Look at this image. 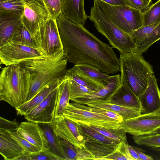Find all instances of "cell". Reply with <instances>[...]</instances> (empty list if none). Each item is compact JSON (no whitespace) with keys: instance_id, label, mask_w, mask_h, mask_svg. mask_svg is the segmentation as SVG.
Masks as SVG:
<instances>
[{"instance_id":"obj_15","label":"cell","mask_w":160,"mask_h":160,"mask_svg":"<svg viewBox=\"0 0 160 160\" xmlns=\"http://www.w3.org/2000/svg\"><path fill=\"white\" fill-rule=\"evenodd\" d=\"M17 131L21 137L40 150L51 149L39 123L29 121L22 122Z\"/></svg>"},{"instance_id":"obj_1","label":"cell","mask_w":160,"mask_h":160,"mask_svg":"<svg viewBox=\"0 0 160 160\" xmlns=\"http://www.w3.org/2000/svg\"><path fill=\"white\" fill-rule=\"evenodd\" d=\"M57 22L68 62L74 65H90L108 75L120 71L119 59L112 47L101 41L84 25L69 21L61 14Z\"/></svg>"},{"instance_id":"obj_45","label":"cell","mask_w":160,"mask_h":160,"mask_svg":"<svg viewBox=\"0 0 160 160\" xmlns=\"http://www.w3.org/2000/svg\"><path fill=\"white\" fill-rule=\"evenodd\" d=\"M112 6H128L127 0H100Z\"/></svg>"},{"instance_id":"obj_33","label":"cell","mask_w":160,"mask_h":160,"mask_svg":"<svg viewBox=\"0 0 160 160\" xmlns=\"http://www.w3.org/2000/svg\"><path fill=\"white\" fill-rule=\"evenodd\" d=\"M160 39V22L137 45V52L142 54L154 43Z\"/></svg>"},{"instance_id":"obj_19","label":"cell","mask_w":160,"mask_h":160,"mask_svg":"<svg viewBox=\"0 0 160 160\" xmlns=\"http://www.w3.org/2000/svg\"><path fill=\"white\" fill-rule=\"evenodd\" d=\"M120 76L119 74L112 76L108 84L97 91L90 94L72 98L71 100L82 104L87 103L98 100L105 99L110 96L120 83Z\"/></svg>"},{"instance_id":"obj_23","label":"cell","mask_w":160,"mask_h":160,"mask_svg":"<svg viewBox=\"0 0 160 160\" xmlns=\"http://www.w3.org/2000/svg\"><path fill=\"white\" fill-rule=\"evenodd\" d=\"M60 80L47 86L31 100L15 108L17 114L24 116L30 112L57 88Z\"/></svg>"},{"instance_id":"obj_44","label":"cell","mask_w":160,"mask_h":160,"mask_svg":"<svg viewBox=\"0 0 160 160\" xmlns=\"http://www.w3.org/2000/svg\"><path fill=\"white\" fill-rule=\"evenodd\" d=\"M135 150L137 153L140 160H152V157L150 156L147 155L143 152L145 151L141 148L133 146Z\"/></svg>"},{"instance_id":"obj_43","label":"cell","mask_w":160,"mask_h":160,"mask_svg":"<svg viewBox=\"0 0 160 160\" xmlns=\"http://www.w3.org/2000/svg\"><path fill=\"white\" fill-rule=\"evenodd\" d=\"M127 1L128 6L140 11L143 14L150 6H147L142 0H127Z\"/></svg>"},{"instance_id":"obj_2","label":"cell","mask_w":160,"mask_h":160,"mask_svg":"<svg viewBox=\"0 0 160 160\" xmlns=\"http://www.w3.org/2000/svg\"><path fill=\"white\" fill-rule=\"evenodd\" d=\"M68 62L63 48L52 54H44L22 62L19 65L29 71L31 79L26 102L47 86L64 78Z\"/></svg>"},{"instance_id":"obj_40","label":"cell","mask_w":160,"mask_h":160,"mask_svg":"<svg viewBox=\"0 0 160 160\" xmlns=\"http://www.w3.org/2000/svg\"><path fill=\"white\" fill-rule=\"evenodd\" d=\"M73 103L75 105L81 108L102 114L111 118L117 120L120 122L123 121V118L122 117L116 112L104 109L91 107L82 104L75 102Z\"/></svg>"},{"instance_id":"obj_4","label":"cell","mask_w":160,"mask_h":160,"mask_svg":"<svg viewBox=\"0 0 160 160\" xmlns=\"http://www.w3.org/2000/svg\"><path fill=\"white\" fill-rule=\"evenodd\" d=\"M88 18L98 32L105 36L120 54L137 52V46L131 36L118 27L100 8L96 0Z\"/></svg>"},{"instance_id":"obj_12","label":"cell","mask_w":160,"mask_h":160,"mask_svg":"<svg viewBox=\"0 0 160 160\" xmlns=\"http://www.w3.org/2000/svg\"><path fill=\"white\" fill-rule=\"evenodd\" d=\"M55 133L76 147L85 148L86 138L80 133L77 124L63 115L55 118L52 122Z\"/></svg>"},{"instance_id":"obj_39","label":"cell","mask_w":160,"mask_h":160,"mask_svg":"<svg viewBox=\"0 0 160 160\" xmlns=\"http://www.w3.org/2000/svg\"><path fill=\"white\" fill-rule=\"evenodd\" d=\"M51 18L57 19L61 13L63 0H42Z\"/></svg>"},{"instance_id":"obj_10","label":"cell","mask_w":160,"mask_h":160,"mask_svg":"<svg viewBox=\"0 0 160 160\" xmlns=\"http://www.w3.org/2000/svg\"><path fill=\"white\" fill-rule=\"evenodd\" d=\"M38 49L45 55H51L62 49L57 19L49 18L40 26L33 38Z\"/></svg>"},{"instance_id":"obj_38","label":"cell","mask_w":160,"mask_h":160,"mask_svg":"<svg viewBox=\"0 0 160 160\" xmlns=\"http://www.w3.org/2000/svg\"><path fill=\"white\" fill-rule=\"evenodd\" d=\"M68 79L70 100L72 98L88 94L95 91L78 84L71 79Z\"/></svg>"},{"instance_id":"obj_11","label":"cell","mask_w":160,"mask_h":160,"mask_svg":"<svg viewBox=\"0 0 160 160\" xmlns=\"http://www.w3.org/2000/svg\"><path fill=\"white\" fill-rule=\"evenodd\" d=\"M44 54L38 49L10 42L0 47L1 63L6 66L19 65L24 60Z\"/></svg>"},{"instance_id":"obj_30","label":"cell","mask_w":160,"mask_h":160,"mask_svg":"<svg viewBox=\"0 0 160 160\" xmlns=\"http://www.w3.org/2000/svg\"><path fill=\"white\" fill-rule=\"evenodd\" d=\"M65 76L93 91H97L104 86L99 85L79 73L73 67L67 70Z\"/></svg>"},{"instance_id":"obj_31","label":"cell","mask_w":160,"mask_h":160,"mask_svg":"<svg viewBox=\"0 0 160 160\" xmlns=\"http://www.w3.org/2000/svg\"><path fill=\"white\" fill-rule=\"evenodd\" d=\"M24 7L23 0H0V13L11 14L21 17Z\"/></svg>"},{"instance_id":"obj_14","label":"cell","mask_w":160,"mask_h":160,"mask_svg":"<svg viewBox=\"0 0 160 160\" xmlns=\"http://www.w3.org/2000/svg\"><path fill=\"white\" fill-rule=\"evenodd\" d=\"M120 83L113 93L102 101L137 110L140 112L138 97L130 88L124 76H120Z\"/></svg>"},{"instance_id":"obj_3","label":"cell","mask_w":160,"mask_h":160,"mask_svg":"<svg viewBox=\"0 0 160 160\" xmlns=\"http://www.w3.org/2000/svg\"><path fill=\"white\" fill-rule=\"evenodd\" d=\"M31 86L29 71L19 65L2 68L0 75V100L15 108L26 102Z\"/></svg>"},{"instance_id":"obj_22","label":"cell","mask_w":160,"mask_h":160,"mask_svg":"<svg viewBox=\"0 0 160 160\" xmlns=\"http://www.w3.org/2000/svg\"><path fill=\"white\" fill-rule=\"evenodd\" d=\"M85 105L104 109L117 113L122 117L123 121L135 118L141 114V112L137 110L105 102L101 100L93 101Z\"/></svg>"},{"instance_id":"obj_48","label":"cell","mask_w":160,"mask_h":160,"mask_svg":"<svg viewBox=\"0 0 160 160\" xmlns=\"http://www.w3.org/2000/svg\"><path fill=\"white\" fill-rule=\"evenodd\" d=\"M157 133H160V128H158L153 131L150 134H154Z\"/></svg>"},{"instance_id":"obj_5","label":"cell","mask_w":160,"mask_h":160,"mask_svg":"<svg viewBox=\"0 0 160 160\" xmlns=\"http://www.w3.org/2000/svg\"><path fill=\"white\" fill-rule=\"evenodd\" d=\"M119 59L121 74L138 97L145 90L150 77L154 75L152 66L138 53L120 54Z\"/></svg>"},{"instance_id":"obj_9","label":"cell","mask_w":160,"mask_h":160,"mask_svg":"<svg viewBox=\"0 0 160 160\" xmlns=\"http://www.w3.org/2000/svg\"><path fill=\"white\" fill-rule=\"evenodd\" d=\"M119 128L133 136L150 134L160 128V108L151 112L123 121L119 123Z\"/></svg>"},{"instance_id":"obj_16","label":"cell","mask_w":160,"mask_h":160,"mask_svg":"<svg viewBox=\"0 0 160 160\" xmlns=\"http://www.w3.org/2000/svg\"><path fill=\"white\" fill-rule=\"evenodd\" d=\"M138 97L141 114L150 113L160 108V90L154 75L150 77L145 90Z\"/></svg>"},{"instance_id":"obj_32","label":"cell","mask_w":160,"mask_h":160,"mask_svg":"<svg viewBox=\"0 0 160 160\" xmlns=\"http://www.w3.org/2000/svg\"><path fill=\"white\" fill-rule=\"evenodd\" d=\"M133 138L138 145L145 146L160 152V133L133 136Z\"/></svg>"},{"instance_id":"obj_42","label":"cell","mask_w":160,"mask_h":160,"mask_svg":"<svg viewBox=\"0 0 160 160\" xmlns=\"http://www.w3.org/2000/svg\"><path fill=\"white\" fill-rule=\"evenodd\" d=\"M20 125L16 119L13 120H7L3 117H0V129L8 131L17 130Z\"/></svg>"},{"instance_id":"obj_8","label":"cell","mask_w":160,"mask_h":160,"mask_svg":"<svg viewBox=\"0 0 160 160\" xmlns=\"http://www.w3.org/2000/svg\"><path fill=\"white\" fill-rule=\"evenodd\" d=\"M22 24L34 38L39 27L52 18L42 0H23Z\"/></svg>"},{"instance_id":"obj_37","label":"cell","mask_w":160,"mask_h":160,"mask_svg":"<svg viewBox=\"0 0 160 160\" xmlns=\"http://www.w3.org/2000/svg\"><path fill=\"white\" fill-rule=\"evenodd\" d=\"M61 160V159L51 149H49L32 153H26L19 158L18 160Z\"/></svg>"},{"instance_id":"obj_35","label":"cell","mask_w":160,"mask_h":160,"mask_svg":"<svg viewBox=\"0 0 160 160\" xmlns=\"http://www.w3.org/2000/svg\"><path fill=\"white\" fill-rule=\"evenodd\" d=\"M143 19L142 26L160 22V0L150 5L143 14Z\"/></svg>"},{"instance_id":"obj_25","label":"cell","mask_w":160,"mask_h":160,"mask_svg":"<svg viewBox=\"0 0 160 160\" xmlns=\"http://www.w3.org/2000/svg\"><path fill=\"white\" fill-rule=\"evenodd\" d=\"M51 149L61 160H66L59 137L54 132L51 123H39Z\"/></svg>"},{"instance_id":"obj_21","label":"cell","mask_w":160,"mask_h":160,"mask_svg":"<svg viewBox=\"0 0 160 160\" xmlns=\"http://www.w3.org/2000/svg\"><path fill=\"white\" fill-rule=\"evenodd\" d=\"M73 68L79 73L102 86L108 84L112 76L104 73L95 67L88 64H75Z\"/></svg>"},{"instance_id":"obj_27","label":"cell","mask_w":160,"mask_h":160,"mask_svg":"<svg viewBox=\"0 0 160 160\" xmlns=\"http://www.w3.org/2000/svg\"><path fill=\"white\" fill-rule=\"evenodd\" d=\"M85 138V148L94 157V160H99L112 153L118 145L109 144L92 139Z\"/></svg>"},{"instance_id":"obj_41","label":"cell","mask_w":160,"mask_h":160,"mask_svg":"<svg viewBox=\"0 0 160 160\" xmlns=\"http://www.w3.org/2000/svg\"><path fill=\"white\" fill-rule=\"evenodd\" d=\"M8 131L11 136L23 147L28 152L32 153L41 151L21 137L17 130Z\"/></svg>"},{"instance_id":"obj_17","label":"cell","mask_w":160,"mask_h":160,"mask_svg":"<svg viewBox=\"0 0 160 160\" xmlns=\"http://www.w3.org/2000/svg\"><path fill=\"white\" fill-rule=\"evenodd\" d=\"M27 152L8 131L0 129V153L4 159L18 160Z\"/></svg>"},{"instance_id":"obj_29","label":"cell","mask_w":160,"mask_h":160,"mask_svg":"<svg viewBox=\"0 0 160 160\" xmlns=\"http://www.w3.org/2000/svg\"><path fill=\"white\" fill-rule=\"evenodd\" d=\"M77 125L80 133L85 138L92 139L109 144L117 145L120 143L103 135L90 126L78 124Z\"/></svg>"},{"instance_id":"obj_18","label":"cell","mask_w":160,"mask_h":160,"mask_svg":"<svg viewBox=\"0 0 160 160\" xmlns=\"http://www.w3.org/2000/svg\"><path fill=\"white\" fill-rule=\"evenodd\" d=\"M84 0H63L61 14L74 23L84 25L88 18L84 9Z\"/></svg>"},{"instance_id":"obj_13","label":"cell","mask_w":160,"mask_h":160,"mask_svg":"<svg viewBox=\"0 0 160 160\" xmlns=\"http://www.w3.org/2000/svg\"><path fill=\"white\" fill-rule=\"evenodd\" d=\"M57 98V88L41 103L25 115V118L28 121L38 123H51L54 118Z\"/></svg>"},{"instance_id":"obj_20","label":"cell","mask_w":160,"mask_h":160,"mask_svg":"<svg viewBox=\"0 0 160 160\" xmlns=\"http://www.w3.org/2000/svg\"><path fill=\"white\" fill-rule=\"evenodd\" d=\"M22 23L20 16L0 13V47L10 42L12 35Z\"/></svg>"},{"instance_id":"obj_7","label":"cell","mask_w":160,"mask_h":160,"mask_svg":"<svg viewBox=\"0 0 160 160\" xmlns=\"http://www.w3.org/2000/svg\"><path fill=\"white\" fill-rule=\"evenodd\" d=\"M63 116L79 125L108 129L119 128L118 121L104 114L78 107L70 103Z\"/></svg>"},{"instance_id":"obj_6","label":"cell","mask_w":160,"mask_h":160,"mask_svg":"<svg viewBox=\"0 0 160 160\" xmlns=\"http://www.w3.org/2000/svg\"><path fill=\"white\" fill-rule=\"evenodd\" d=\"M102 11L118 27L130 35L143 25V13L128 6H112L96 0Z\"/></svg>"},{"instance_id":"obj_26","label":"cell","mask_w":160,"mask_h":160,"mask_svg":"<svg viewBox=\"0 0 160 160\" xmlns=\"http://www.w3.org/2000/svg\"><path fill=\"white\" fill-rule=\"evenodd\" d=\"M59 138L66 160H94V157L85 148L76 147L66 140Z\"/></svg>"},{"instance_id":"obj_34","label":"cell","mask_w":160,"mask_h":160,"mask_svg":"<svg viewBox=\"0 0 160 160\" xmlns=\"http://www.w3.org/2000/svg\"><path fill=\"white\" fill-rule=\"evenodd\" d=\"M128 146L127 141L121 142L112 152L100 158L99 160H134L130 154Z\"/></svg>"},{"instance_id":"obj_36","label":"cell","mask_w":160,"mask_h":160,"mask_svg":"<svg viewBox=\"0 0 160 160\" xmlns=\"http://www.w3.org/2000/svg\"><path fill=\"white\" fill-rule=\"evenodd\" d=\"M90 126L103 135L119 143L127 141L126 133L120 128L118 129H108Z\"/></svg>"},{"instance_id":"obj_46","label":"cell","mask_w":160,"mask_h":160,"mask_svg":"<svg viewBox=\"0 0 160 160\" xmlns=\"http://www.w3.org/2000/svg\"><path fill=\"white\" fill-rule=\"evenodd\" d=\"M128 148L130 154L134 160H140L138 155L134 148L133 146L128 145Z\"/></svg>"},{"instance_id":"obj_28","label":"cell","mask_w":160,"mask_h":160,"mask_svg":"<svg viewBox=\"0 0 160 160\" xmlns=\"http://www.w3.org/2000/svg\"><path fill=\"white\" fill-rule=\"evenodd\" d=\"M10 42L14 44L39 49L35 40L22 23L14 33Z\"/></svg>"},{"instance_id":"obj_47","label":"cell","mask_w":160,"mask_h":160,"mask_svg":"<svg viewBox=\"0 0 160 160\" xmlns=\"http://www.w3.org/2000/svg\"><path fill=\"white\" fill-rule=\"evenodd\" d=\"M145 4L149 6L150 5V3L152 0H142Z\"/></svg>"},{"instance_id":"obj_24","label":"cell","mask_w":160,"mask_h":160,"mask_svg":"<svg viewBox=\"0 0 160 160\" xmlns=\"http://www.w3.org/2000/svg\"><path fill=\"white\" fill-rule=\"evenodd\" d=\"M57 89V98L54 113V118L63 115L69 104L70 93L68 79L65 76L60 79Z\"/></svg>"}]
</instances>
